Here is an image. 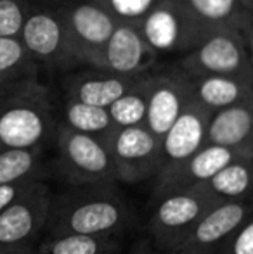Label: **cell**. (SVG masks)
<instances>
[{"mask_svg": "<svg viewBox=\"0 0 253 254\" xmlns=\"http://www.w3.org/2000/svg\"><path fill=\"white\" fill-rule=\"evenodd\" d=\"M134 221V211L116 187H75L52 195L47 235L120 237Z\"/></svg>", "mask_w": 253, "mask_h": 254, "instance_id": "6da1fadb", "label": "cell"}, {"mask_svg": "<svg viewBox=\"0 0 253 254\" xmlns=\"http://www.w3.org/2000/svg\"><path fill=\"white\" fill-rule=\"evenodd\" d=\"M58 123L51 94L38 78L0 106V151L44 149L56 137Z\"/></svg>", "mask_w": 253, "mask_h": 254, "instance_id": "7a4b0ae2", "label": "cell"}, {"mask_svg": "<svg viewBox=\"0 0 253 254\" xmlns=\"http://www.w3.org/2000/svg\"><path fill=\"white\" fill-rule=\"evenodd\" d=\"M56 173L71 187H116L118 178L104 140L78 133L61 121L56 130Z\"/></svg>", "mask_w": 253, "mask_h": 254, "instance_id": "3957f363", "label": "cell"}, {"mask_svg": "<svg viewBox=\"0 0 253 254\" xmlns=\"http://www.w3.org/2000/svg\"><path fill=\"white\" fill-rule=\"evenodd\" d=\"M137 28L158 56H186L212 35V31L196 19L184 0H160L158 5L137 24Z\"/></svg>", "mask_w": 253, "mask_h": 254, "instance_id": "277c9868", "label": "cell"}, {"mask_svg": "<svg viewBox=\"0 0 253 254\" xmlns=\"http://www.w3.org/2000/svg\"><path fill=\"white\" fill-rule=\"evenodd\" d=\"M19 40L38 67L71 71L84 66L71 47L58 5H33Z\"/></svg>", "mask_w": 253, "mask_h": 254, "instance_id": "5b68a950", "label": "cell"}, {"mask_svg": "<svg viewBox=\"0 0 253 254\" xmlns=\"http://www.w3.org/2000/svg\"><path fill=\"white\" fill-rule=\"evenodd\" d=\"M58 9L80 63L97 69L118 21L97 0H61Z\"/></svg>", "mask_w": 253, "mask_h": 254, "instance_id": "8992f818", "label": "cell"}, {"mask_svg": "<svg viewBox=\"0 0 253 254\" xmlns=\"http://www.w3.org/2000/svg\"><path fill=\"white\" fill-rule=\"evenodd\" d=\"M217 206L198 189L155 197L148 230L162 251L172 254L189 237L198 221Z\"/></svg>", "mask_w": 253, "mask_h": 254, "instance_id": "52a82bcc", "label": "cell"}, {"mask_svg": "<svg viewBox=\"0 0 253 254\" xmlns=\"http://www.w3.org/2000/svg\"><path fill=\"white\" fill-rule=\"evenodd\" d=\"M52 194L44 180L0 213V254L33 251V244L49 221Z\"/></svg>", "mask_w": 253, "mask_h": 254, "instance_id": "ba28073f", "label": "cell"}, {"mask_svg": "<svg viewBox=\"0 0 253 254\" xmlns=\"http://www.w3.org/2000/svg\"><path fill=\"white\" fill-rule=\"evenodd\" d=\"M180 69L189 78L248 76L253 78L252 54L240 31H215L192 52L182 56Z\"/></svg>", "mask_w": 253, "mask_h": 254, "instance_id": "9c48e42d", "label": "cell"}, {"mask_svg": "<svg viewBox=\"0 0 253 254\" xmlns=\"http://www.w3.org/2000/svg\"><path fill=\"white\" fill-rule=\"evenodd\" d=\"M106 145L113 157L118 184H139L162 171V140L142 127L115 128Z\"/></svg>", "mask_w": 253, "mask_h": 254, "instance_id": "30bf717a", "label": "cell"}, {"mask_svg": "<svg viewBox=\"0 0 253 254\" xmlns=\"http://www.w3.org/2000/svg\"><path fill=\"white\" fill-rule=\"evenodd\" d=\"M192 99V81L179 64L155 69L151 73L146 128L162 140Z\"/></svg>", "mask_w": 253, "mask_h": 254, "instance_id": "8fae6325", "label": "cell"}, {"mask_svg": "<svg viewBox=\"0 0 253 254\" xmlns=\"http://www.w3.org/2000/svg\"><path fill=\"white\" fill-rule=\"evenodd\" d=\"M247 156H253V154L206 144L201 151L180 163L179 166L158 173L153 187V199L167 194H175V192L194 190L199 185L206 184L212 177H215L227 164Z\"/></svg>", "mask_w": 253, "mask_h": 254, "instance_id": "7c38bea8", "label": "cell"}, {"mask_svg": "<svg viewBox=\"0 0 253 254\" xmlns=\"http://www.w3.org/2000/svg\"><path fill=\"white\" fill-rule=\"evenodd\" d=\"M250 216H253L252 201L217 204L172 254H215Z\"/></svg>", "mask_w": 253, "mask_h": 254, "instance_id": "4fadbf2b", "label": "cell"}, {"mask_svg": "<svg viewBox=\"0 0 253 254\" xmlns=\"http://www.w3.org/2000/svg\"><path fill=\"white\" fill-rule=\"evenodd\" d=\"M158 54L153 51L135 24L118 23L102 54L97 69L122 76H144L155 71Z\"/></svg>", "mask_w": 253, "mask_h": 254, "instance_id": "5bb4252c", "label": "cell"}, {"mask_svg": "<svg viewBox=\"0 0 253 254\" xmlns=\"http://www.w3.org/2000/svg\"><path fill=\"white\" fill-rule=\"evenodd\" d=\"M210 120L212 113L192 99L162 138V171L179 166L208 144Z\"/></svg>", "mask_w": 253, "mask_h": 254, "instance_id": "9a60e30c", "label": "cell"}, {"mask_svg": "<svg viewBox=\"0 0 253 254\" xmlns=\"http://www.w3.org/2000/svg\"><path fill=\"white\" fill-rule=\"evenodd\" d=\"M141 78L142 76H122V74L108 73L95 67H85L64 76V99H73V101L108 109L113 102L125 95Z\"/></svg>", "mask_w": 253, "mask_h": 254, "instance_id": "2e32d148", "label": "cell"}, {"mask_svg": "<svg viewBox=\"0 0 253 254\" xmlns=\"http://www.w3.org/2000/svg\"><path fill=\"white\" fill-rule=\"evenodd\" d=\"M208 144L253 154V95L212 114Z\"/></svg>", "mask_w": 253, "mask_h": 254, "instance_id": "e0dca14e", "label": "cell"}, {"mask_svg": "<svg viewBox=\"0 0 253 254\" xmlns=\"http://www.w3.org/2000/svg\"><path fill=\"white\" fill-rule=\"evenodd\" d=\"M198 190L217 204L250 201L253 194V156L233 161L206 184L199 185Z\"/></svg>", "mask_w": 253, "mask_h": 254, "instance_id": "ac0fdd59", "label": "cell"}, {"mask_svg": "<svg viewBox=\"0 0 253 254\" xmlns=\"http://www.w3.org/2000/svg\"><path fill=\"white\" fill-rule=\"evenodd\" d=\"M191 81L194 101L212 114L253 95V78L248 76H201Z\"/></svg>", "mask_w": 253, "mask_h": 254, "instance_id": "d6986e66", "label": "cell"}, {"mask_svg": "<svg viewBox=\"0 0 253 254\" xmlns=\"http://www.w3.org/2000/svg\"><path fill=\"white\" fill-rule=\"evenodd\" d=\"M208 31H240L253 24V14L241 0H184Z\"/></svg>", "mask_w": 253, "mask_h": 254, "instance_id": "ffe728a7", "label": "cell"}, {"mask_svg": "<svg viewBox=\"0 0 253 254\" xmlns=\"http://www.w3.org/2000/svg\"><path fill=\"white\" fill-rule=\"evenodd\" d=\"M61 123L78 133L90 135V137L101 138L104 142L115 130L108 109L78 102L73 99H64Z\"/></svg>", "mask_w": 253, "mask_h": 254, "instance_id": "44dd1931", "label": "cell"}, {"mask_svg": "<svg viewBox=\"0 0 253 254\" xmlns=\"http://www.w3.org/2000/svg\"><path fill=\"white\" fill-rule=\"evenodd\" d=\"M122 248L120 237L88 235H54L45 237L33 254H116Z\"/></svg>", "mask_w": 253, "mask_h": 254, "instance_id": "7402d4cb", "label": "cell"}, {"mask_svg": "<svg viewBox=\"0 0 253 254\" xmlns=\"http://www.w3.org/2000/svg\"><path fill=\"white\" fill-rule=\"evenodd\" d=\"M151 73L144 74L125 95H122L118 101L108 107L109 118H111L115 128H130L146 125Z\"/></svg>", "mask_w": 253, "mask_h": 254, "instance_id": "603a6c76", "label": "cell"}, {"mask_svg": "<svg viewBox=\"0 0 253 254\" xmlns=\"http://www.w3.org/2000/svg\"><path fill=\"white\" fill-rule=\"evenodd\" d=\"M44 149L0 151V185L26 180H44Z\"/></svg>", "mask_w": 253, "mask_h": 254, "instance_id": "cb8c5ba5", "label": "cell"}, {"mask_svg": "<svg viewBox=\"0 0 253 254\" xmlns=\"http://www.w3.org/2000/svg\"><path fill=\"white\" fill-rule=\"evenodd\" d=\"M38 66L19 38L0 37V80L38 78Z\"/></svg>", "mask_w": 253, "mask_h": 254, "instance_id": "d4e9b609", "label": "cell"}, {"mask_svg": "<svg viewBox=\"0 0 253 254\" xmlns=\"http://www.w3.org/2000/svg\"><path fill=\"white\" fill-rule=\"evenodd\" d=\"M33 0H0V37L19 38Z\"/></svg>", "mask_w": 253, "mask_h": 254, "instance_id": "484cf974", "label": "cell"}, {"mask_svg": "<svg viewBox=\"0 0 253 254\" xmlns=\"http://www.w3.org/2000/svg\"><path fill=\"white\" fill-rule=\"evenodd\" d=\"M97 2L102 3L118 23L137 26L158 5L160 0H97Z\"/></svg>", "mask_w": 253, "mask_h": 254, "instance_id": "4316f807", "label": "cell"}, {"mask_svg": "<svg viewBox=\"0 0 253 254\" xmlns=\"http://www.w3.org/2000/svg\"><path fill=\"white\" fill-rule=\"evenodd\" d=\"M215 254H253V216L248 218Z\"/></svg>", "mask_w": 253, "mask_h": 254, "instance_id": "83f0119b", "label": "cell"}, {"mask_svg": "<svg viewBox=\"0 0 253 254\" xmlns=\"http://www.w3.org/2000/svg\"><path fill=\"white\" fill-rule=\"evenodd\" d=\"M37 182L38 180H26V182H17V184L0 185V213L3 209H7L19 195H23Z\"/></svg>", "mask_w": 253, "mask_h": 254, "instance_id": "f1b7e54d", "label": "cell"}, {"mask_svg": "<svg viewBox=\"0 0 253 254\" xmlns=\"http://www.w3.org/2000/svg\"><path fill=\"white\" fill-rule=\"evenodd\" d=\"M31 78H23V80H0V106H3L9 99L17 95Z\"/></svg>", "mask_w": 253, "mask_h": 254, "instance_id": "f546056e", "label": "cell"}, {"mask_svg": "<svg viewBox=\"0 0 253 254\" xmlns=\"http://www.w3.org/2000/svg\"><path fill=\"white\" fill-rule=\"evenodd\" d=\"M128 254H158V253L151 248V244H149L148 241H139V242H135L134 248L130 249Z\"/></svg>", "mask_w": 253, "mask_h": 254, "instance_id": "4dcf8cb0", "label": "cell"}, {"mask_svg": "<svg viewBox=\"0 0 253 254\" xmlns=\"http://www.w3.org/2000/svg\"><path fill=\"white\" fill-rule=\"evenodd\" d=\"M245 38H247V44H248V49H250V54H253V24L245 31Z\"/></svg>", "mask_w": 253, "mask_h": 254, "instance_id": "1f68e13d", "label": "cell"}, {"mask_svg": "<svg viewBox=\"0 0 253 254\" xmlns=\"http://www.w3.org/2000/svg\"><path fill=\"white\" fill-rule=\"evenodd\" d=\"M35 2L42 3V5H58L61 0H35Z\"/></svg>", "mask_w": 253, "mask_h": 254, "instance_id": "d6a6232c", "label": "cell"}, {"mask_svg": "<svg viewBox=\"0 0 253 254\" xmlns=\"http://www.w3.org/2000/svg\"><path fill=\"white\" fill-rule=\"evenodd\" d=\"M241 2H243L245 7H247V9L253 14V0H241Z\"/></svg>", "mask_w": 253, "mask_h": 254, "instance_id": "836d02e7", "label": "cell"}, {"mask_svg": "<svg viewBox=\"0 0 253 254\" xmlns=\"http://www.w3.org/2000/svg\"><path fill=\"white\" fill-rule=\"evenodd\" d=\"M35 251V249H33ZM33 251H24V253H16V254H33Z\"/></svg>", "mask_w": 253, "mask_h": 254, "instance_id": "e575fe53", "label": "cell"}, {"mask_svg": "<svg viewBox=\"0 0 253 254\" xmlns=\"http://www.w3.org/2000/svg\"><path fill=\"white\" fill-rule=\"evenodd\" d=\"M252 71H253V54H252Z\"/></svg>", "mask_w": 253, "mask_h": 254, "instance_id": "d590c367", "label": "cell"}]
</instances>
